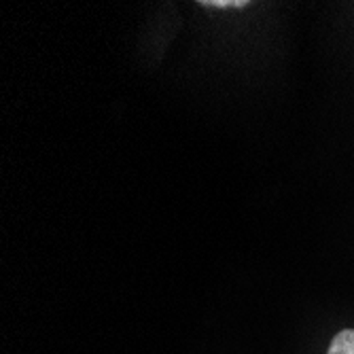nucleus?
Returning a JSON list of instances; mask_svg holds the SVG:
<instances>
[{"label": "nucleus", "mask_w": 354, "mask_h": 354, "mask_svg": "<svg viewBox=\"0 0 354 354\" xmlns=\"http://www.w3.org/2000/svg\"><path fill=\"white\" fill-rule=\"evenodd\" d=\"M327 354H354V329H342L333 335Z\"/></svg>", "instance_id": "1"}, {"label": "nucleus", "mask_w": 354, "mask_h": 354, "mask_svg": "<svg viewBox=\"0 0 354 354\" xmlns=\"http://www.w3.org/2000/svg\"><path fill=\"white\" fill-rule=\"evenodd\" d=\"M202 7H214V9H242L248 7L246 0H202Z\"/></svg>", "instance_id": "2"}]
</instances>
